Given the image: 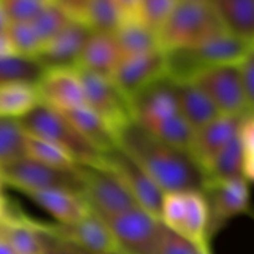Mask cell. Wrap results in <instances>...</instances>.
<instances>
[{"instance_id":"6da1fadb","label":"cell","mask_w":254,"mask_h":254,"mask_svg":"<svg viewBox=\"0 0 254 254\" xmlns=\"http://www.w3.org/2000/svg\"><path fill=\"white\" fill-rule=\"evenodd\" d=\"M118 146L150 176L164 193L202 191L205 175L190 153L155 138L134 121L119 131Z\"/></svg>"},{"instance_id":"7a4b0ae2","label":"cell","mask_w":254,"mask_h":254,"mask_svg":"<svg viewBox=\"0 0 254 254\" xmlns=\"http://www.w3.org/2000/svg\"><path fill=\"white\" fill-rule=\"evenodd\" d=\"M129 101L136 124L155 138L190 153L193 131L179 113L169 77L146 87Z\"/></svg>"},{"instance_id":"3957f363","label":"cell","mask_w":254,"mask_h":254,"mask_svg":"<svg viewBox=\"0 0 254 254\" xmlns=\"http://www.w3.org/2000/svg\"><path fill=\"white\" fill-rule=\"evenodd\" d=\"M223 32L210 2L176 1L156 37L160 49L168 54L197 47Z\"/></svg>"},{"instance_id":"277c9868","label":"cell","mask_w":254,"mask_h":254,"mask_svg":"<svg viewBox=\"0 0 254 254\" xmlns=\"http://www.w3.org/2000/svg\"><path fill=\"white\" fill-rule=\"evenodd\" d=\"M17 121L27 135L59 146L78 166H93L102 163V154L78 133L62 112L39 103Z\"/></svg>"},{"instance_id":"5b68a950","label":"cell","mask_w":254,"mask_h":254,"mask_svg":"<svg viewBox=\"0 0 254 254\" xmlns=\"http://www.w3.org/2000/svg\"><path fill=\"white\" fill-rule=\"evenodd\" d=\"M252 52V41L223 32L193 49L165 54L168 76L174 81H188L208 67L238 64Z\"/></svg>"},{"instance_id":"8992f818","label":"cell","mask_w":254,"mask_h":254,"mask_svg":"<svg viewBox=\"0 0 254 254\" xmlns=\"http://www.w3.org/2000/svg\"><path fill=\"white\" fill-rule=\"evenodd\" d=\"M159 220L196 248L210 247L207 201L201 190L164 193Z\"/></svg>"},{"instance_id":"52a82bcc","label":"cell","mask_w":254,"mask_h":254,"mask_svg":"<svg viewBox=\"0 0 254 254\" xmlns=\"http://www.w3.org/2000/svg\"><path fill=\"white\" fill-rule=\"evenodd\" d=\"M0 179L2 184L22 193L59 189L83 196V183L79 168L61 170L44 165L27 156L0 165Z\"/></svg>"},{"instance_id":"ba28073f","label":"cell","mask_w":254,"mask_h":254,"mask_svg":"<svg viewBox=\"0 0 254 254\" xmlns=\"http://www.w3.org/2000/svg\"><path fill=\"white\" fill-rule=\"evenodd\" d=\"M83 183V197L89 208L103 220L139 207L121 179L103 163L78 166Z\"/></svg>"},{"instance_id":"9c48e42d","label":"cell","mask_w":254,"mask_h":254,"mask_svg":"<svg viewBox=\"0 0 254 254\" xmlns=\"http://www.w3.org/2000/svg\"><path fill=\"white\" fill-rule=\"evenodd\" d=\"M104 221L118 251L126 254H159L165 227L154 215L135 207Z\"/></svg>"},{"instance_id":"30bf717a","label":"cell","mask_w":254,"mask_h":254,"mask_svg":"<svg viewBox=\"0 0 254 254\" xmlns=\"http://www.w3.org/2000/svg\"><path fill=\"white\" fill-rule=\"evenodd\" d=\"M192 82L210 99L221 116L242 117L253 112L248 103L238 76L237 64L208 67L193 74Z\"/></svg>"},{"instance_id":"8fae6325","label":"cell","mask_w":254,"mask_h":254,"mask_svg":"<svg viewBox=\"0 0 254 254\" xmlns=\"http://www.w3.org/2000/svg\"><path fill=\"white\" fill-rule=\"evenodd\" d=\"M77 69L83 86L84 106L103 119L118 135L124 127L133 122L129 98L112 78Z\"/></svg>"},{"instance_id":"7c38bea8","label":"cell","mask_w":254,"mask_h":254,"mask_svg":"<svg viewBox=\"0 0 254 254\" xmlns=\"http://www.w3.org/2000/svg\"><path fill=\"white\" fill-rule=\"evenodd\" d=\"M250 184L243 178L206 181L202 192L207 201L210 238L231 220L251 213Z\"/></svg>"},{"instance_id":"4fadbf2b","label":"cell","mask_w":254,"mask_h":254,"mask_svg":"<svg viewBox=\"0 0 254 254\" xmlns=\"http://www.w3.org/2000/svg\"><path fill=\"white\" fill-rule=\"evenodd\" d=\"M102 163L121 179L139 207L159 218L164 192L128 154L117 146L102 155Z\"/></svg>"},{"instance_id":"5bb4252c","label":"cell","mask_w":254,"mask_h":254,"mask_svg":"<svg viewBox=\"0 0 254 254\" xmlns=\"http://www.w3.org/2000/svg\"><path fill=\"white\" fill-rule=\"evenodd\" d=\"M35 87L40 103L62 113L84 106L83 86L76 67L44 68Z\"/></svg>"},{"instance_id":"9a60e30c","label":"cell","mask_w":254,"mask_h":254,"mask_svg":"<svg viewBox=\"0 0 254 254\" xmlns=\"http://www.w3.org/2000/svg\"><path fill=\"white\" fill-rule=\"evenodd\" d=\"M168 76V62L163 50L121 60L112 81L129 99L146 87Z\"/></svg>"},{"instance_id":"2e32d148","label":"cell","mask_w":254,"mask_h":254,"mask_svg":"<svg viewBox=\"0 0 254 254\" xmlns=\"http://www.w3.org/2000/svg\"><path fill=\"white\" fill-rule=\"evenodd\" d=\"M49 228L61 241L88 252L108 253L118 250L107 222L92 210L78 222L72 225L56 223Z\"/></svg>"},{"instance_id":"e0dca14e","label":"cell","mask_w":254,"mask_h":254,"mask_svg":"<svg viewBox=\"0 0 254 254\" xmlns=\"http://www.w3.org/2000/svg\"><path fill=\"white\" fill-rule=\"evenodd\" d=\"M240 121L241 117H228L220 114L202 128L193 131L190 155L200 166L202 173L215 158L216 154L226 144L230 143L233 136L237 134Z\"/></svg>"},{"instance_id":"ac0fdd59","label":"cell","mask_w":254,"mask_h":254,"mask_svg":"<svg viewBox=\"0 0 254 254\" xmlns=\"http://www.w3.org/2000/svg\"><path fill=\"white\" fill-rule=\"evenodd\" d=\"M91 32L84 24L72 20L54 39L44 45L36 60L44 68L76 67L82 47Z\"/></svg>"},{"instance_id":"d6986e66","label":"cell","mask_w":254,"mask_h":254,"mask_svg":"<svg viewBox=\"0 0 254 254\" xmlns=\"http://www.w3.org/2000/svg\"><path fill=\"white\" fill-rule=\"evenodd\" d=\"M121 60V52L113 34L91 32L82 47L76 68L112 78Z\"/></svg>"},{"instance_id":"ffe728a7","label":"cell","mask_w":254,"mask_h":254,"mask_svg":"<svg viewBox=\"0 0 254 254\" xmlns=\"http://www.w3.org/2000/svg\"><path fill=\"white\" fill-rule=\"evenodd\" d=\"M24 195L52 216L57 221V225H72L91 212L83 196L72 191L51 189L32 191Z\"/></svg>"},{"instance_id":"44dd1931","label":"cell","mask_w":254,"mask_h":254,"mask_svg":"<svg viewBox=\"0 0 254 254\" xmlns=\"http://www.w3.org/2000/svg\"><path fill=\"white\" fill-rule=\"evenodd\" d=\"M173 91L179 113L188 126L196 131L220 116L210 99L190 81H174Z\"/></svg>"},{"instance_id":"7402d4cb","label":"cell","mask_w":254,"mask_h":254,"mask_svg":"<svg viewBox=\"0 0 254 254\" xmlns=\"http://www.w3.org/2000/svg\"><path fill=\"white\" fill-rule=\"evenodd\" d=\"M2 238L15 254H46L44 227L19 215H11L2 222Z\"/></svg>"},{"instance_id":"603a6c76","label":"cell","mask_w":254,"mask_h":254,"mask_svg":"<svg viewBox=\"0 0 254 254\" xmlns=\"http://www.w3.org/2000/svg\"><path fill=\"white\" fill-rule=\"evenodd\" d=\"M64 114L78 133L102 155L118 146V135L116 131L87 106L77 107Z\"/></svg>"},{"instance_id":"cb8c5ba5","label":"cell","mask_w":254,"mask_h":254,"mask_svg":"<svg viewBox=\"0 0 254 254\" xmlns=\"http://www.w3.org/2000/svg\"><path fill=\"white\" fill-rule=\"evenodd\" d=\"M227 34L252 41L254 39V0H210Z\"/></svg>"},{"instance_id":"d4e9b609","label":"cell","mask_w":254,"mask_h":254,"mask_svg":"<svg viewBox=\"0 0 254 254\" xmlns=\"http://www.w3.org/2000/svg\"><path fill=\"white\" fill-rule=\"evenodd\" d=\"M203 174H205V183L206 181L233 180V179L240 178L248 180L246 175L245 155H243L238 131L233 136L232 140L226 144L216 154Z\"/></svg>"},{"instance_id":"484cf974","label":"cell","mask_w":254,"mask_h":254,"mask_svg":"<svg viewBox=\"0 0 254 254\" xmlns=\"http://www.w3.org/2000/svg\"><path fill=\"white\" fill-rule=\"evenodd\" d=\"M39 103L35 84L22 82L0 84V118L20 119Z\"/></svg>"},{"instance_id":"4316f807","label":"cell","mask_w":254,"mask_h":254,"mask_svg":"<svg viewBox=\"0 0 254 254\" xmlns=\"http://www.w3.org/2000/svg\"><path fill=\"white\" fill-rule=\"evenodd\" d=\"M113 35L122 60L161 50L156 35L139 21L123 22Z\"/></svg>"},{"instance_id":"83f0119b","label":"cell","mask_w":254,"mask_h":254,"mask_svg":"<svg viewBox=\"0 0 254 254\" xmlns=\"http://www.w3.org/2000/svg\"><path fill=\"white\" fill-rule=\"evenodd\" d=\"M44 67L36 59L7 55L0 57V84L22 82V83L36 84Z\"/></svg>"},{"instance_id":"f1b7e54d","label":"cell","mask_w":254,"mask_h":254,"mask_svg":"<svg viewBox=\"0 0 254 254\" xmlns=\"http://www.w3.org/2000/svg\"><path fill=\"white\" fill-rule=\"evenodd\" d=\"M25 156L39 161L44 165L61 169V170H74L78 168L76 161L59 146L27 134L26 143H25Z\"/></svg>"},{"instance_id":"f546056e","label":"cell","mask_w":254,"mask_h":254,"mask_svg":"<svg viewBox=\"0 0 254 254\" xmlns=\"http://www.w3.org/2000/svg\"><path fill=\"white\" fill-rule=\"evenodd\" d=\"M26 134L17 119L0 118V165L25 156Z\"/></svg>"},{"instance_id":"4dcf8cb0","label":"cell","mask_w":254,"mask_h":254,"mask_svg":"<svg viewBox=\"0 0 254 254\" xmlns=\"http://www.w3.org/2000/svg\"><path fill=\"white\" fill-rule=\"evenodd\" d=\"M68 15L61 9L56 2H49L39 12L36 17L30 22L37 37L41 41L42 47L45 44L54 39L61 30H64L71 22Z\"/></svg>"},{"instance_id":"1f68e13d","label":"cell","mask_w":254,"mask_h":254,"mask_svg":"<svg viewBox=\"0 0 254 254\" xmlns=\"http://www.w3.org/2000/svg\"><path fill=\"white\" fill-rule=\"evenodd\" d=\"M84 25L92 32L114 34L121 25L116 7L112 0H92L87 10Z\"/></svg>"},{"instance_id":"d6a6232c","label":"cell","mask_w":254,"mask_h":254,"mask_svg":"<svg viewBox=\"0 0 254 254\" xmlns=\"http://www.w3.org/2000/svg\"><path fill=\"white\" fill-rule=\"evenodd\" d=\"M6 36L12 54L36 59L42 49L41 41L30 24H7Z\"/></svg>"},{"instance_id":"836d02e7","label":"cell","mask_w":254,"mask_h":254,"mask_svg":"<svg viewBox=\"0 0 254 254\" xmlns=\"http://www.w3.org/2000/svg\"><path fill=\"white\" fill-rule=\"evenodd\" d=\"M178 0H140L139 22L158 36Z\"/></svg>"},{"instance_id":"e575fe53","label":"cell","mask_w":254,"mask_h":254,"mask_svg":"<svg viewBox=\"0 0 254 254\" xmlns=\"http://www.w3.org/2000/svg\"><path fill=\"white\" fill-rule=\"evenodd\" d=\"M49 2L40 0H0L7 24H30Z\"/></svg>"},{"instance_id":"d590c367","label":"cell","mask_w":254,"mask_h":254,"mask_svg":"<svg viewBox=\"0 0 254 254\" xmlns=\"http://www.w3.org/2000/svg\"><path fill=\"white\" fill-rule=\"evenodd\" d=\"M196 251L197 248L192 243L180 237L176 233L171 232L166 227L164 228L160 247H159V254H196Z\"/></svg>"},{"instance_id":"8d00e7d4","label":"cell","mask_w":254,"mask_h":254,"mask_svg":"<svg viewBox=\"0 0 254 254\" xmlns=\"http://www.w3.org/2000/svg\"><path fill=\"white\" fill-rule=\"evenodd\" d=\"M238 76H240L241 84L243 92L246 94L248 103L253 107L254 103V57L253 52L248 55L237 64Z\"/></svg>"},{"instance_id":"74e56055","label":"cell","mask_w":254,"mask_h":254,"mask_svg":"<svg viewBox=\"0 0 254 254\" xmlns=\"http://www.w3.org/2000/svg\"><path fill=\"white\" fill-rule=\"evenodd\" d=\"M91 1L92 0H57L56 4L61 6L69 19L84 24L87 10Z\"/></svg>"},{"instance_id":"f35d334b","label":"cell","mask_w":254,"mask_h":254,"mask_svg":"<svg viewBox=\"0 0 254 254\" xmlns=\"http://www.w3.org/2000/svg\"><path fill=\"white\" fill-rule=\"evenodd\" d=\"M116 7L121 24L123 22L139 21L140 0H112Z\"/></svg>"},{"instance_id":"ab89813d","label":"cell","mask_w":254,"mask_h":254,"mask_svg":"<svg viewBox=\"0 0 254 254\" xmlns=\"http://www.w3.org/2000/svg\"><path fill=\"white\" fill-rule=\"evenodd\" d=\"M44 227V233H45V240H46L47 245V253L46 254H71L66 248L64 247V245L61 243V241L51 232V230L49 228V226L42 225Z\"/></svg>"},{"instance_id":"60d3db41","label":"cell","mask_w":254,"mask_h":254,"mask_svg":"<svg viewBox=\"0 0 254 254\" xmlns=\"http://www.w3.org/2000/svg\"><path fill=\"white\" fill-rule=\"evenodd\" d=\"M59 240H60V238H59ZM60 241H61V240H60ZM61 243L64 245V247L66 248V250L68 251V252L71 254H126V253L121 252V251H118V250L113 251V252H108V253H92V252H88V251L82 250V248L76 247V246H73V245H69V243L64 242V241H61Z\"/></svg>"},{"instance_id":"b9f144b4","label":"cell","mask_w":254,"mask_h":254,"mask_svg":"<svg viewBox=\"0 0 254 254\" xmlns=\"http://www.w3.org/2000/svg\"><path fill=\"white\" fill-rule=\"evenodd\" d=\"M0 254H15L14 251L10 248V246L5 242L4 238L0 240Z\"/></svg>"},{"instance_id":"7bdbcfd3","label":"cell","mask_w":254,"mask_h":254,"mask_svg":"<svg viewBox=\"0 0 254 254\" xmlns=\"http://www.w3.org/2000/svg\"><path fill=\"white\" fill-rule=\"evenodd\" d=\"M6 26H7V21L6 19H5L4 14H2L1 9H0V34L6 31Z\"/></svg>"},{"instance_id":"ee69618b","label":"cell","mask_w":254,"mask_h":254,"mask_svg":"<svg viewBox=\"0 0 254 254\" xmlns=\"http://www.w3.org/2000/svg\"><path fill=\"white\" fill-rule=\"evenodd\" d=\"M178 1H190V2H210V0H178Z\"/></svg>"},{"instance_id":"f6af8a7d","label":"cell","mask_w":254,"mask_h":254,"mask_svg":"<svg viewBox=\"0 0 254 254\" xmlns=\"http://www.w3.org/2000/svg\"><path fill=\"white\" fill-rule=\"evenodd\" d=\"M2 238V222H0V240Z\"/></svg>"},{"instance_id":"bcb514c9","label":"cell","mask_w":254,"mask_h":254,"mask_svg":"<svg viewBox=\"0 0 254 254\" xmlns=\"http://www.w3.org/2000/svg\"><path fill=\"white\" fill-rule=\"evenodd\" d=\"M40 1H44V2H55L54 0H40Z\"/></svg>"},{"instance_id":"7dc6e473","label":"cell","mask_w":254,"mask_h":254,"mask_svg":"<svg viewBox=\"0 0 254 254\" xmlns=\"http://www.w3.org/2000/svg\"><path fill=\"white\" fill-rule=\"evenodd\" d=\"M1 184H2V183H1V179H0V188H1Z\"/></svg>"},{"instance_id":"c3c4849f","label":"cell","mask_w":254,"mask_h":254,"mask_svg":"<svg viewBox=\"0 0 254 254\" xmlns=\"http://www.w3.org/2000/svg\"><path fill=\"white\" fill-rule=\"evenodd\" d=\"M54 1H55V2H56V1H57V0H54Z\"/></svg>"}]
</instances>
